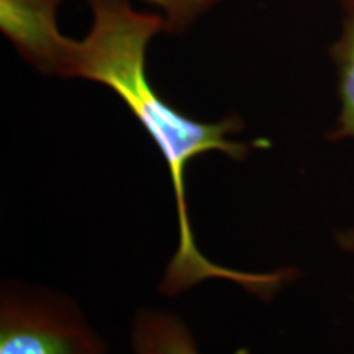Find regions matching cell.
<instances>
[{
  "instance_id": "1",
  "label": "cell",
  "mask_w": 354,
  "mask_h": 354,
  "mask_svg": "<svg viewBox=\"0 0 354 354\" xmlns=\"http://www.w3.org/2000/svg\"><path fill=\"white\" fill-rule=\"evenodd\" d=\"M91 28L74 39L68 79H84L110 88L127 105L165 158L177 212V248L159 284L166 297H176L209 279H223L256 297L269 300L294 279L290 268L251 272L215 264L197 246L185 196V169L194 158L221 153L245 161L266 141H240L245 123L240 117L201 122L179 112L153 87L146 71V55L158 35L167 33L162 17L141 12L131 0H86Z\"/></svg>"
},
{
  "instance_id": "2",
  "label": "cell",
  "mask_w": 354,
  "mask_h": 354,
  "mask_svg": "<svg viewBox=\"0 0 354 354\" xmlns=\"http://www.w3.org/2000/svg\"><path fill=\"white\" fill-rule=\"evenodd\" d=\"M0 354H110V349L73 299L7 282L0 295Z\"/></svg>"
},
{
  "instance_id": "3",
  "label": "cell",
  "mask_w": 354,
  "mask_h": 354,
  "mask_svg": "<svg viewBox=\"0 0 354 354\" xmlns=\"http://www.w3.org/2000/svg\"><path fill=\"white\" fill-rule=\"evenodd\" d=\"M63 0H0V30L39 73L68 79L74 39L59 28Z\"/></svg>"
},
{
  "instance_id": "4",
  "label": "cell",
  "mask_w": 354,
  "mask_h": 354,
  "mask_svg": "<svg viewBox=\"0 0 354 354\" xmlns=\"http://www.w3.org/2000/svg\"><path fill=\"white\" fill-rule=\"evenodd\" d=\"M133 354H202L189 326L174 313L141 310L131 330Z\"/></svg>"
},
{
  "instance_id": "5",
  "label": "cell",
  "mask_w": 354,
  "mask_h": 354,
  "mask_svg": "<svg viewBox=\"0 0 354 354\" xmlns=\"http://www.w3.org/2000/svg\"><path fill=\"white\" fill-rule=\"evenodd\" d=\"M336 71L339 112L328 140H354V7H346L342 32L330 50Z\"/></svg>"
},
{
  "instance_id": "6",
  "label": "cell",
  "mask_w": 354,
  "mask_h": 354,
  "mask_svg": "<svg viewBox=\"0 0 354 354\" xmlns=\"http://www.w3.org/2000/svg\"><path fill=\"white\" fill-rule=\"evenodd\" d=\"M162 17L167 33H180L197 21L220 0H143Z\"/></svg>"
},
{
  "instance_id": "7",
  "label": "cell",
  "mask_w": 354,
  "mask_h": 354,
  "mask_svg": "<svg viewBox=\"0 0 354 354\" xmlns=\"http://www.w3.org/2000/svg\"><path fill=\"white\" fill-rule=\"evenodd\" d=\"M336 243L349 254H354V227L344 228L342 232L336 233Z\"/></svg>"
},
{
  "instance_id": "8",
  "label": "cell",
  "mask_w": 354,
  "mask_h": 354,
  "mask_svg": "<svg viewBox=\"0 0 354 354\" xmlns=\"http://www.w3.org/2000/svg\"><path fill=\"white\" fill-rule=\"evenodd\" d=\"M343 6H344V8L354 7V0H343Z\"/></svg>"
}]
</instances>
